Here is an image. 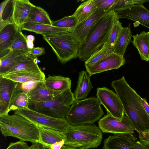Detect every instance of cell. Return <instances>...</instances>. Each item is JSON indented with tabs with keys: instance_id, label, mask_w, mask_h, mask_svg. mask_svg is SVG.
I'll list each match as a JSON object with an SVG mask.
<instances>
[{
	"instance_id": "37",
	"label": "cell",
	"mask_w": 149,
	"mask_h": 149,
	"mask_svg": "<svg viewBox=\"0 0 149 149\" xmlns=\"http://www.w3.org/2000/svg\"><path fill=\"white\" fill-rule=\"evenodd\" d=\"M40 82H43L30 81L21 83V88L23 93L27 95L29 92L35 88Z\"/></svg>"
},
{
	"instance_id": "41",
	"label": "cell",
	"mask_w": 149,
	"mask_h": 149,
	"mask_svg": "<svg viewBox=\"0 0 149 149\" xmlns=\"http://www.w3.org/2000/svg\"><path fill=\"white\" fill-rule=\"evenodd\" d=\"M64 143V140L56 142L50 145L48 148L49 149H61L63 145L65 144Z\"/></svg>"
},
{
	"instance_id": "49",
	"label": "cell",
	"mask_w": 149,
	"mask_h": 149,
	"mask_svg": "<svg viewBox=\"0 0 149 149\" xmlns=\"http://www.w3.org/2000/svg\"><path fill=\"white\" fill-rule=\"evenodd\" d=\"M45 149H49L47 148H45Z\"/></svg>"
},
{
	"instance_id": "32",
	"label": "cell",
	"mask_w": 149,
	"mask_h": 149,
	"mask_svg": "<svg viewBox=\"0 0 149 149\" xmlns=\"http://www.w3.org/2000/svg\"><path fill=\"white\" fill-rule=\"evenodd\" d=\"M21 28L18 29L10 52L15 50H30L27 46L26 37L22 33Z\"/></svg>"
},
{
	"instance_id": "5",
	"label": "cell",
	"mask_w": 149,
	"mask_h": 149,
	"mask_svg": "<svg viewBox=\"0 0 149 149\" xmlns=\"http://www.w3.org/2000/svg\"><path fill=\"white\" fill-rule=\"evenodd\" d=\"M63 133L64 144L78 149L96 148L100 145L102 139L101 130L94 124L70 125Z\"/></svg>"
},
{
	"instance_id": "28",
	"label": "cell",
	"mask_w": 149,
	"mask_h": 149,
	"mask_svg": "<svg viewBox=\"0 0 149 149\" xmlns=\"http://www.w3.org/2000/svg\"><path fill=\"white\" fill-rule=\"evenodd\" d=\"M32 22L52 25V21L45 9L34 5L32 6L26 22Z\"/></svg>"
},
{
	"instance_id": "44",
	"label": "cell",
	"mask_w": 149,
	"mask_h": 149,
	"mask_svg": "<svg viewBox=\"0 0 149 149\" xmlns=\"http://www.w3.org/2000/svg\"><path fill=\"white\" fill-rule=\"evenodd\" d=\"M140 99L145 110L149 115V105L146 99L142 98L140 96Z\"/></svg>"
},
{
	"instance_id": "19",
	"label": "cell",
	"mask_w": 149,
	"mask_h": 149,
	"mask_svg": "<svg viewBox=\"0 0 149 149\" xmlns=\"http://www.w3.org/2000/svg\"><path fill=\"white\" fill-rule=\"evenodd\" d=\"M21 28L22 30L33 32L36 34H40L43 36L49 35L60 32H71V30L69 29L32 22L25 23L22 26Z\"/></svg>"
},
{
	"instance_id": "33",
	"label": "cell",
	"mask_w": 149,
	"mask_h": 149,
	"mask_svg": "<svg viewBox=\"0 0 149 149\" xmlns=\"http://www.w3.org/2000/svg\"><path fill=\"white\" fill-rule=\"evenodd\" d=\"M78 23L76 18L72 15L65 16L57 20L52 21V25L55 27L70 29L72 32Z\"/></svg>"
},
{
	"instance_id": "15",
	"label": "cell",
	"mask_w": 149,
	"mask_h": 149,
	"mask_svg": "<svg viewBox=\"0 0 149 149\" xmlns=\"http://www.w3.org/2000/svg\"><path fill=\"white\" fill-rule=\"evenodd\" d=\"M137 138L132 134H118L105 139L103 149H136L134 145Z\"/></svg>"
},
{
	"instance_id": "31",
	"label": "cell",
	"mask_w": 149,
	"mask_h": 149,
	"mask_svg": "<svg viewBox=\"0 0 149 149\" xmlns=\"http://www.w3.org/2000/svg\"><path fill=\"white\" fill-rule=\"evenodd\" d=\"M29 99L27 95L22 91L14 98L10 106L9 111L28 108Z\"/></svg>"
},
{
	"instance_id": "22",
	"label": "cell",
	"mask_w": 149,
	"mask_h": 149,
	"mask_svg": "<svg viewBox=\"0 0 149 149\" xmlns=\"http://www.w3.org/2000/svg\"><path fill=\"white\" fill-rule=\"evenodd\" d=\"M61 92L48 88L45 86L44 82L40 83L35 88L29 92L27 95L29 101L43 102L53 98Z\"/></svg>"
},
{
	"instance_id": "7",
	"label": "cell",
	"mask_w": 149,
	"mask_h": 149,
	"mask_svg": "<svg viewBox=\"0 0 149 149\" xmlns=\"http://www.w3.org/2000/svg\"><path fill=\"white\" fill-rule=\"evenodd\" d=\"M56 55L57 60L62 64L78 57L80 45L72 33L60 32L43 36Z\"/></svg>"
},
{
	"instance_id": "13",
	"label": "cell",
	"mask_w": 149,
	"mask_h": 149,
	"mask_svg": "<svg viewBox=\"0 0 149 149\" xmlns=\"http://www.w3.org/2000/svg\"><path fill=\"white\" fill-rule=\"evenodd\" d=\"M125 63L123 56L113 53L93 65L85 67L86 72L91 77L96 74L118 69Z\"/></svg>"
},
{
	"instance_id": "1",
	"label": "cell",
	"mask_w": 149,
	"mask_h": 149,
	"mask_svg": "<svg viewBox=\"0 0 149 149\" xmlns=\"http://www.w3.org/2000/svg\"><path fill=\"white\" fill-rule=\"evenodd\" d=\"M111 85L123 105L125 114L139 133L149 130V115L139 96L126 81L124 76L112 81Z\"/></svg>"
},
{
	"instance_id": "29",
	"label": "cell",
	"mask_w": 149,
	"mask_h": 149,
	"mask_svg": "<svg viewBox=\"0 0 149 149\" xmlns=\"http://www.w3.org/2000/svg\"><path fill=\"white\" fill-rule=\"evenodd\" d=\"M97 9L94 0H88L80 4L72 15L79 23L89 17Z\"/></svg>"
},
{
	"instance_id": "43",
	"label": "cell",
	"mask_w": 149,
	"mask_h": 149,
	"mask_svg": "<svg viewBox=\"0 0 149 149\" xmlns=\"http://www.w3.org/2000/svg\"><path fill=\"white\" fill-rule=\"evenodd\" d=\"M136 149H149V147L142 143L140 141H136L134 144Z\"/></svg>"
},
{
	"instance_id": "21",
	"label": "cell",
	"mask_w": 149,
	"mask_h": 149,
	"mask_svg": "<svg viewBox=\"0 0 149 149\" xmlns=\"http://www.w3.org/2000/svg\"><path fill=\"white\" fill-rule=\"evenodd\" d=\"M84 70L80 72L77 87L74 93L76 100H81L86 99L93 86L90 80V76Z\"/></svg>"
},
{
	"instance_id": "8",
	"label": "cell",
	"mask_w": 149,
	"mask_h": 149,
	"mask_svg": "<svg viewBox=\"0 0 149 149\" xmlns=\"http://www.w3.org/2000/svg\"><path fill=\"white\" fill-rule=\"evenodd\" d=\"M14 113L19 114L36 124L55 130L64 132L70 125L65 119L54 118L27 108L15 110Z\"/></svg>"
},
{
	"instance_id": "6",
	"label": "cell",
	"mask_w": 149,
	"mask_h": 149,
	"mask_svg": "<svg viewBox=\"0 0 149 149\" xmlns=\"http://www.w3.org/2000/svg\"><path fill=\"white\" fill-rule=\"evenodd\" d=\"M75 100L71 89H68L45 102L29 101L28 108L54 118L65 119Z\"/></svg>"
},
{
	"instance_id": "17",
	"label": "cell",
	"mask_w": 149,
	"mask_h": 149,
	"mask_svg": "<svg viewBox=\"0 0 149 149\" xmlns=\"http://www.w3.org/2000/svg\"><path fill=\"white\" fill-rule=\"evenodd\" d=\"M18 29L11 22L0 29V58L9 52Z\"/></svg>"
},
{
	"instance_id": "39",
	"label": "cell",
	"mask_w": 149,
	"mask_h": 149,
	"mask_svg": "<svg viewBox=\"0 0 149 149\" xmlns=\"http://www.w3.org/2000/svg\"><path fill=\"white\" fill-rule=\"evenodd\" d=\"M140 141L149 147V130L139 133Z\"/></svg>"
},
{
	"instance_id": "2",
	"label": "cell",
	"mask_w": 149,
	"mask_h": 149,
	"mask_svg": "<svg viewBox=\"0 0 149 149\" xmlns=\"http://www.w3.org/2000/svg\"><path fill=\"white\" fill-rule=\"evenodd\" d=\"M0 129L5 137L12 136L23 141L41 143L37 125L19 114L0 116Z\"/></svg>"
},
{
	"instance_id": "50",
	"label": "cell",
	"mask_w": 149,
	"mask_h": 149,
	"mask_svg": "<svg viewBox=\"0 0 149 149\" xmlns=\"http://www.w3.org/2000/svg\"><path fill=\"white\" fill-rule=\"evenodd\" d=\"M148 35H149V31L148 32Z\"/></svg>"
},
{
	"instance_id": "35",
	"label": "cell",
	"mask_w": 149,
	"mask_h": 149,
	"mask_svg": "<svg viewBox=\"0 0 149 149\" xmlns=\"http://www.w3.org/2000/svg\"><path fill=\"white\" fill-rule=\"evenodd\" d=\"M135 5L134 0H116L109 10L114 12Z\"/></svg>"
},
{
	"instance_id": "3",
	"label": "cell",
	"mask_w": 149,
	"mask_h": 149,
	"mask_svg": "<svg viewBox=\"0 0 149 149\" xmlns=\"http://www.w3.org/2000/svg\"><path fill=\"white\" fill-rule=\"evenodd\" d=\"M115 13L109 11L97 22L88 34L85 44L80 46L78 58L85 62L108 41Z\"/></svg>"
},
{
	"instance_id": "11",
	"label": "cell",
	"mask_w": 149,
	"mask_h": 149,
	"mask_svg": "<svg viewBox=\"0 0 149 149\" xmlns=\"http://www.w3.org/2000/svg\"><path fill=\"white\" fill-rule=\"evenodd\" d=\"M22 91L21 83L0 77V116L8 114L14 98Z\"/></svg>"
},
{
	"instance_id": "20",
	"label": "cell",
	"mask_w": 149,
	"mask_h": 149,
	"mask_svg": "<svg viewBox=\"0 0 149 149\" xmlns=\"http://www.w3.org/2000/svg\"><path fill=\"white\" fill-rule=\"evenodd\" d=\"M41 143L48 148L51 144L65 139L63 132L55 130L40 125H37Z\"/></svg>"
},
{
	"instance_id": "24",
	"label": "cell",
	"mask_w": 149,
	"mask_h": 149,
	"mask_svg": "<svg viewBox=\"0 0 149 149\" xmlns=\"http://www.w3.org/2000/svg\"><path fill=\"white\" fill-rule=\"evenodd\" d=\"M0 77L21 83L30 82H44L45 77L44 73L19 72L0 75Z\"/></svg>"
},
{
	"instance_id": "47",
	"label": "cell",
	"mask_w": 149,
	"mask_h": 149,
	"mask_svg": "<svg viewBox=\"0 0 149 149\" xmlns=\"http://www.w3.org/2000/svg\"><path fill=\"white\" fill-rule=\"evenodd\" d=\"M61 149H78L68 145H63Z\"/></svg>"
},
{
	"instance_id": "46",
	"label": "cell",
	"mask_w": 149,
	"mask_h": 149,
	"mask_svg": "<svg viewBox=\"0 0 149 149\" xmlns=\"http://www.w3.org/2000/svg\"><path fill=\"white\" fill-rule=\"evenodd\" d=\"M27 43L28 47L30 49H31L34 47L33 42L27 40Z\"/></svg>"
},
{
	"instance_id": "48",
	"label": "cell",
	"mask_w": 149,
	"mask_h": 149,
	"mask_svg": "<svg viewBox=\"0 0 149 149\" xmlns=\"http://www.w3.org/2000/svg\"><path fill=\"white\" fill-rule=\"evenodd\" d=\"M26 38L28 41L33 42L35 40L34 37L32 35H29L27 36Z\"/></svg>"
},
{
	"instance_id": "14",
	"label": "cell",
	"mask_w": 149,
	"mask_h": 149,
	"mask_svg": "<svg viewBox=\"0 0 149 149\" xmlns=\"http://www.w3.org/2000/svg\"><path fill=\"white\" fill-rule=\"evenodd\" d=\"M115 13L119 19L123 18L138 22L149 29V10L143 5H133Z\"/></svg>"
},
{
	"instance_id": "25",
	"label": "cell",
	"mask_w": 149,
	"mask_h": 149,
	"mask_svg": "<svg viewBox=\"0 0 149 149\" xmlns=\"http://www.w3.org/2000/svg\"><path fill=\"white\" fill-rule=\"evenodd\" d=\"M134 46L137 49L141 60L149 61V36L143 31L139 34L132 35Z\"/></svg>"
},
{
	"instance_id": "12",
	"label": "cell",
	"mask_w": 149,
	"mask_h": 149,
	"mask_svg": "<svg viewBox=\"0 0 149 149\" xmlns=\"http://www.w3.org/2000/svg\"><path fill=\"white\" fill-rule=\"evenodd\" d=\"M108 12L105 10L97 8L89 17L77 24L71 33L80 46L85 44L88 34Z\"/></svg>"
},
{
	"instance_id": "18",
	"label": "cell",
	"mask_w": 149,
	"mask_h": 149,
	"mask_svg": "<svg viewBox=\"0 0 149 149\" xmlns=\"http://www.w3.org/2000/svg\"><path fill=\"white\" fill-rule=\"evenodd\" d=\"M31 50H15L0 58V75L6 73L22 60L31 54Z\"/></svg>"
},
{
	"instance_id": "23",
	"label": "cell",
	"mask_w": 149,
	"mask_h": 149,
	"mask_svg": "<svg viewBox=\"0 0 149 149\" xmlns=\"http://www.w3.org/2000/svg\"><path fill=\"white\" fill-rule=\"evenodd\" d=\"M37 58L31 54L22 60L7 73L3 74L19 72L42 74L44 72L41 70L37 64Z\"/></svg>"
},
{
	"instance_id": "26",
	"label": "cell",
	"mask_w": 149,
	"mask_h": 149,
	"mask_svg": "<svg viewBox=\"0 0 149 149\" xmlns=\"http://www.w3.org/2000/svg\"><path fill=\"white\" fill-rule=\"evenodd\" d=\"M45 86L54 91L62 92L71 89V80L68 77L61 75L51 76L45 78L44 81Z\"/></svg>"
},
{
	"instance_id": "40",
	"label": "cell",
	"mask_w": 149,
	"mask_h": 149,
	"mask_svg": "<svg viewBox=\"0 0 149 149\" xmlns=\"http://www.w3.org/2000/svg\"><path fill=\"white\" fill-rule=\"evenodd\" d=\"M30 53L31 54L37 58L38 56L45 53V50L43 47H34L31 49Z\"/></svg>"
},
{
	"instance_id": "9",
	"label": "cell",
	"mask_w": 149,
	"mask_h": 149,
	"mask_svg": "<svg viewBox=\"0 0 149 149\" xmlns=\"http://www.w3.org/2000/svg\"><path fill=\"white\" fill-rule=\"evenodd\" d=\"M97 97L105 107L107 113L121 120L125 113L123 105L118 97L114 92L105 87L98 88Z\"/></svg>"
},
{
	"instance_id": "30",
	"label": "cell",
	"mask_w": 149,
	"mask_h": 149,
	"mask_svg": "<svg viewBox=\"0 0 149 149\" xmlns=\"http://www.w3.org/2000/svg\"><path fill=\"white\" fill-rule=\"evenodd\" d=\"M113 53V48L107 41L100 49L93 54L85 62V65H93Z\"/></svg>"
},
{
	"instance_id": "27",
	"label": "cell",
	"mask_w": 149,
	"mask_h": 149,
	"mask_svg": "<svg viewBox=\"0 0 149 149\" xmlns=\"http://www.w3.org/2000/svg\"><path fill=\"white\" fill-rule=\"evenodd\" d=\"M132 37L130 27H123L113 49L114 53L124 56Z\"/></svg>"
},
{
	"instance_id": "16",
	"label": "cell",
	"mask_w": 149,
	"mask_h": 149,
	"mask_svg": "<svg viewBox=\"0 0 149 149\" xmlns=\"http://www.w3.org/2000/svg\"><path fill=\"white\" fill-rule=\"evenodd\" d=\"M13 10L10 20L18 27L21 28L27 19L34 5L28 0L12 1Z\"/></svg>"
},
{
	"instance_id": "45",
	"label": "cell",
	"mask_w": 149,
	"mask_h": 149,
	"mask_svg": "<svg viewBox=\"0 0 149 149\" xmlns=\"http://www.w3.org/2000/svg\"><path fill=\"white\" fill-rule=\"evenodd\" d=\"M45 148L42 144L40 143H32L29 149H45Z\"/></svg>"
},
{
	"instance_id": "10",
	"label": "cell",
	"mask_w": 149,
	"mask_h": 149,
	"mask_svg": "<svg viewBox=\"0 0 149 149\" xmlns=\"http://www.w3.org/2000/svg\"><path fill=\"white\" fill-rule=\"evenodd\" d=\"M98 123L99 127L104 133L133 134L135 130L131 122L125 114L120 120L107 113L99 120Z\"/></svg>"
},
{
	"instance_id": "34",
	"label": "cell",
	"mask_w": 149,
	"mask_h": 149,
	"mask_svg": "<svg viewBox=\"0 0 149 149\" xmlns=\"http://www.w3.org/2000/svg\"><path fill=\"white\" fill-rule=\"evenodd\" d=\"M123 28L121 23L119 22V19L115 13L113 26L108 40L113 49Z\"/></svg>"
},
{
	"instance_id": "51",
	"label": "cell",
	"mask_w": 149,
	"mask_h": 149,
	"mask_svg": "<svg viewBox=\"0 0 149 149\" xmlns=\"http://www.w3.org/2000/svg\"><path fill=\"white\" fill-rule=\"evenodd\" d=\"M148 2H149V0H148Z\"/></svg>"
},
{
	"instance_id": "38",
	"label": "cell",
	"mask_w": 149,
	"mask_h": 149,
	"mask_svg": "<svg viewBox=\"0 0 149 149\" xmlns=\"http://www.w3.org/2000/svg\"><path fill=\"white\" fill-rule=\"evenodd\" d=\"M27 143L20 140L15 142L10 143L6 149H29Z\"/></svg>"
},
{
	"instance_id": "36",
	"label": "cell",
	"mask_w": 149,
	"mask_h": 149,
	"mask_svg": "<svg viewBox=\"0 0 149 149\" xmlns=\"http://www.w3.org/2000/svg\"><path fill=\"white\" fill-rule=\"evenodd\" d=\"M116 0H94L97 8L109 11Z\"/></svg>"
},
{
	"instance_id": "4",
	"label": "cell",
	"mask_w": 149,
	"mask_h": 149,
	"mask_svg": "<svg viewBox=\"0 0 149 149\" xmlns=\"http://www.w3.org/2000/svg\"><path fill=\"white\" fill-rule=\"evenodd\" d=\"M101 104L97 97H94L75 100L65 119L72 126L94 124L104 114Z\"/></svg>"
},
{
	"instance_id": "42",
	"label": "cell",
	"mask_w": 149,
	"mask_h": 149,
	"mask_svg": "<svg viewBox=\"0 0 149 149\" xmlns=\"http://www.w3.org/2000/svg\"><path fill=\"white\" fill-rule=\"evenodd\" d=\"M10 0H4L2 2L0 5V20L2 18L3 14L5 8L7 3L10 1Z\"/></svg>"
}]
</instances>
